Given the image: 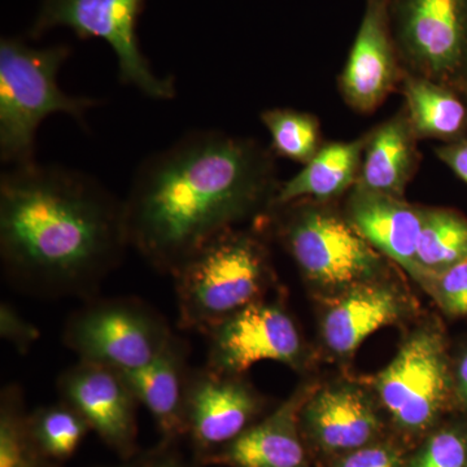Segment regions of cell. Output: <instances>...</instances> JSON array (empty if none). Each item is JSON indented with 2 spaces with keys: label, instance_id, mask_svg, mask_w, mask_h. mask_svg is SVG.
<instances>
[{
  "label": "cell",
  "instance_id": "6da1fadb",
  "mask_svg": "<svg viewBox=\"0 0 467 467\" xmlns=\"http://www.w3.org/2000/svg\"><path fill=\"white\" fill-rule=\"evenodd\" d=\"M275 158L259 140L202 129L152 153L124 201L129 245L174 275L220 234L272 211Z\"/></svg>",
  "mask_w": 467,
  "mask_h": 467
},
{
  "label": "cell",
  "instance_id": "7a4b0ae2",
  "mask_svg": "<svg viewBox=\"0 0 467 467\" xmlns=\"http://www.w3.org/2000/svg\"><path fill=\"white\" fill-rule=\"evenodd\" d=\"M129 245L124 201L63 165L9 167L0 177V254L36 290H88Z\"/></svg>",
  "mask_w": 467,
  "mask_h": 467
},
{
  "label": "cell",
  "instance_id": "3957f363",
  "mask_svg": "<svg viewBox=\"0 0 467 467\" xmlns=\"http://www.w3.org/2000/svg\"><path fill=\"white\" fill-rule=\"evenodd\" d=\"M72 55L69 45L33 47L20 36L0 39V159L7 167L36 161V137L47 117L82 121L97 99L61 90L57 75Z\"/></svg>",
  "mask_w": 467,
  "mask_h": 467
},
{
  "label": "cell",
  "instance_id": "277c9868",
  "mask_svg": "<svg viewBox=\"0 0 467 467\" xmlns=\"http://www.w3.org/2000/svg\"><path fill=\"white\" fill-rule=\"evenodd\" d=\"M173 276L180 325L209 333L260 301L270 278L269 259L256 235L234 227L202 245Z\"/></svg>",
  "mask_w": 467,
  "mask_h": 467
},
{
  "label": "cell",
  "instance_id": "5b68a950",
  "mask_svg": "<svg viewBox=\"0 0 467 467\" xmlns=\"http://www.w3.org/2000/svg\"><path fill=\"white\" fill-rule=\"evenodd\" d=\"M334 202L304 199L275 207L281 211L282 241L309 281L353 287L374 281L386 266L383 254L350 225ZM273 209V208H272Z\"/></svg>",
  "mask_w": 467,
  "mask_h": 467
},
{
  "label": "cell",
  "instance_id": "8992f818",
  "mask_svg": "<svg viewBox=\"0 0 467 467\" xmlns=\"http://www.w3.org/2000/svg\"><path fill=\"white\" fill-rule=\"evenodd\" d=\"M143 5L144 0H41L27 36L67 27L81 39H100L115 52L122 84L152 99H173L174 79L156 75L140 50L137 24Z\"/></svg>",
  "mask_w": 467,
  "mask_h": 467
},
{
  "label": "cell",
  "instance_id": "52a82bcc",
  "mask_svg": "<svg viewBox=\"0 0 467 467\" xmlns=\"http://www.w3.org/2000/svg\"><path fill=\"white\" fill-rule=\"evenodd\" d=\"M389 14L405 72L467 99V0H389Z\"/></svg>",
  "mask_w": 467,
  "mask_h": 467
},
{
  "label": "cell",
  "instance_id": "ba28073f",
  "mask_svg": "<svg viewBox=\"0 0 467 467\" xmlns=\"http://www.w3.org/2000/svg\"><path fill=\"white\" fill-rule=\"evenodd\" d=\"M173 334L138 301H106L82 310L67 324L66 343L81 361L135 370L149 364Z\"/></svg>",
  "mask_w": 467,
  "mask_h": 467
},
{
  "label": "cell",
  "instance_id": "9c48e42d",
  "mask_svg": "<svg viewBox=\"0 0 467 467\" xmlns=\"http://www.w3.org/2000/svg\"><path fill=\"white\" fill-rule=\"evenodd\" d=\"M450 387L444 340L432 328L411 335L376 379L383 407L409 431H422L434 423L450 395Z\"/></svg>",
  "mask_w": 467,
  "mask_h": 467
},
{
  "label": "cell",
  "instance_id": "30bf717a",
  "mask_svg": "<svg viewBox=\"0 0 467 467\" xmlns=\"http://www.w3.org/2000/svg\"><path fill=\"white\" fill-rule=\"evenodd\" d=\"M209 334V370L221 376H239L263 361L297 367L303 355L296 326L275 304H251Z\"/></svg>",
  "mask_w": 467,
  "mask_h": 467
},
{
  "label": "cell",
  "instance_id": "8fae6325",
  "mask_svg": "<svg viewBox=\"0 0 467 467\" xmlns=\"http://www.w3.org/2000/svg\"><path fill=\"white\" fill-rule=\"evenodd\" d=\"M405 73L393 36L389 0H365L361 23L337 78L340 97L358 115H371L400 90Z\"/></svg>",
  "mask_w": 467,
  "mask_h": 467
},
{
  "label": "cell",
  "instance_id": "7c38bea8",
  "mask_svg": "<svg viewBox=\"0 0 467 467\" xmlns=\"http://www.w3.org/2000/svg\"><path fill=\"white\" fill-rule=\"evenodd\" d=\"M61 395L90 429L121 456H131L137 439V399L115 368L81 361L69 368L60 384Z\"/></svg>",
  "mask_w": 467,
  "mask_h": 467
},
{
  "label": "cell",
  "instance_id": "4fadbf2b",
  "mask_svg": "<svg viewBox=\"0 0 467 467\" xmlns=\"http://www.w3.org/2000/svg\"><path fill=\"white\" fill-rule=\"evenodd\" d=\"M344 214L374 250L422 284L423 273L418 265L417 247L422 229L423 207L355 186L347 193Z\"/></svg>",
  "mask_w": 467,
  "mask_h": 467
},
{
  "label": "cell",
  "instance_id": "5bb4252c",
  "mask_svg": "<svg viewBox=\"0 0 467 467\" xmlns=\"http://www.w3.org/2000/svg\"><path fill=\"white\" fill-rule=\"evenodd\" d=\"M259 409L250 387L209 370L189 382L187 432L202 450L226 445L248 429Z\"/></svg>",
  "mask_w": 467,
  "mask_h": 467
},
{
  "label": "cell",
  "instance_id": "9a60e30c",
  "mask_svg": "<svg viewBox=\"0 0 467 467\" xmlns=\"http://www.w3.org/2000/svg\"><path fill=\"white\" fill-rule=\"evenodd\" d=\"M308 395L297 391L259 425L248 427L220 451L202 456V462L232 467H303L306 454L297 434V416Z\"/></svg>",
  "mask_w": 467,
  "mask_h": 467
},
{
  "label": "cell",
  "instance_id": "2e32d148",
  "mask_svg": "<svg viewBox=\"0 0 467 467\" xmlns=\"http://www.w3.org/2000/svg\"><path fill=\"white\" fill-rule=\"evenodd\" d=\"M365 134L367 142L356 186L404 199L420 162V140L411 128L407 110L401 107L395 115Z\"/></svg>",
  "mask_w": 467,
  "mask_h": 467
},
{
  "label": "cell",
  "instance_id": "e0dca14e",
  "mask_svg": "<svg viewBox=\"0 0 467 467\" xmlns=\"http://www.w3.org/2000/svg\"><path fill=\"white\" fill-rule=\"evenodd\" d=\"M326 310L322 337L335 355L349 356L371 334L398 321L404 303L392 285L374 281L349 287Z\"/></svg>",
  "mask_w": 467,
  "mask_h": 467
},
{
  "label": "cell",
  "instance_id": "ac0fdd59",
  "mask_svg": "<svg viewBox=\"0 0 467 467\" xmlns=\"http://www.w3.org/2000/svg\"><path fill=\"white\" fill-rule=\"evenodd\" d=\"M168 439L187 432V391L182 342L171 337L149 364L135 370L119 371Z\"/></svg>",
  "mask_w": 467,
  "mask_h": 467
},
{
  "label": "cell",
  "instance_id": "d6986e66",
  "mask_svg": "<svg viewBox=\"0 0 467 467\" xmlns=\"http://www.w3.org/2000/svg\"><path fill=\"white\" fill-rule=\"evenodd\" d=\"M310 434L328 451L364 448L379 430V420L364 393L335 386L310 396L301 409Z\"/></svg>",
  "mask_w": 467,
  "mask_h": 467
},
{
  "label": "cell",
  "instance_id": "ffe728a7",
  "mask_svg": "<svg viewBox=\"0 0 467 467\" xmlns=\"http://www.w3.org/2000/svg\"><path fill=\"white\" fill-rule=\"evenodd\" d=\"M365 142L367 134L324 143L299 173L281 182L273 208L304 199L330 202L347 195L358 183Z\"/></svg>",
  "mask_w": 467,
  "mask_h": 467
},
{
  "label": "cell",
  "instance_id": "44dd1931",
  "mask_svg": "<svg viewBox=\"0 0 467 467\" xmlns=\"http://www.w3.org/2000/svg\"><path fill=\"white\" fill-rule=\"evenodd\" d=\"M399 91L418 140L450 143L466 137L467 99L460 92L410 73H405Z\"/></svg>",
  "mask_w": 467,
  "mask_h": 467
},
{
  "label": "cell",
  "instance_id": "7402d4cb",
  "mask_svg": "<svg viewBox=\"0 0 467 467\" xmlns=\"http://www.w3.org/2000/svg\"><path fill=\"white\" fill-rule=\"evenodd\" d=\"M417 260L423 281L467 260V217L454 209L423 207Z\"/></svg>",
  "mask_w": 467,
  "mask_h": 467
},
{
  "label": "cell",
  "instance_id": "603a6c76",
  "mask_svg": "<svg viewBox=\"0 0 467 467\" xmlns=\"http://www.w3.org/2000/svg\"><path fill=\"white\" fill-rule=\"evenodd\" d=\"M270 135L275 156L306 165L324 146L321 122L310 112L292 109H270L260 116Z\"/></svg>",
  "mask_w": 467,
  "mask_h": 467
},
{
  "label": "cell",
  "instance_id": "cb8c5ba5",
  "mask_svg": "<svg viewBox=\"0 0 467 467\" xmlns=\"http://www.w3.org/2000/svg\"><path fill=\"white\" fill-rule=\"evenodd\" d=\"M30 431L46 459L67 460L72 456L90 426L69 404L39 409L29 417Z\"/></svg>",
  "mask_w": 467,
  "mask_h": 467
},
{
  "label": "cell",
  "instance_id": "d4e9b609",
  "mask_svg": "<svg viewBox=\"0 0 467 467\" xmlns=\"http://www.w3.org/2000/svg\"><path fill=\"white\" fill-rule=\"evenodd\" d=\"M43 456L24 416L20 393L7 389L0 409V467H42Z\"/></svg>",
  "mask_w": 467,
  "mask_h": 467
},
{
  "label": "cell",
  "instance_id": "484cf974",
  "mask_svg": "<svg viewBox=\"0 0 467 467\" xmlns=\"http://www.w3.org/2000/svg\"><path fill=\"white\" fill-rule=\"evenodd\" d=\"M423 287L431 292L436 303L451 317H467V260L427 275Z\"/></svg>",
  "mask_w": 467,
  "mask_h": 467
},
{
  "label": "cell",
  "instance_id": "4316f807",
  "mask_svg": "<svg viewBox=\"0 0 467 467\" xmlns=\"http://www.w3.org/2000/svg\"><path fill=\"white\" fill-rule=\"evenodd\" d=\"M409 467H467V439L457 430H442L427 441Z\"/></svg>",
  "mask_w": 467,
  "mask_h": 467
},
{
  "label": "cell",
  "instance_id": "83f0119b",
  "mask_svg": "<svg viewBox=\"0 0 467 467\" xmlns=\"http://www.w3.org/2000/svg\"><path fill=\"white\" fill-rule=\"evenodd\" d=\"M0 335L21 353H26L39 339L38 328L5 303L0 306Z\"/></svg>",
  "mask_w": 467,
  "mask_h": 467
},
{
  "label": "cell",
  "instance_id": "f1b7e54d",
  "mask_svg": "<svg viewBox=\"0 0 467 467\" xmlns=\"http://www.w3.org/2000/svg\"><path fill=\"white\" fill-rule=\"evenodd\" d=\"M339 467H400L398 456L389 448L364 447L353 451Z\"/></svg>",
  "mask_w": 467,
  "mask_h": 467
},
{
  "label": "cell",
  "instance_id": "f546056e",
  "mask_svg": "<svg viewBox=\"0 0 467 467\" xmlns=\"http://www.w3.org/2000/svg\"><path fill=\"white\" fill-rule=\"evenodd\" d=\"M434 152L451 173L467 184V135L453 142L441 143Z\"/></svg>",
  "mask_w": 467,
  "mask_h": 467
},
{
  "label": "cell",
  "instance_id": "4dcf8cb0",
  "mask_svg": "<svg viewBox=\"0 0 467 467\" xmlns=\"http://www.w3.org/2000/svg\"><path fill=\"white\" fill-rule=\"evenodd\" d=\"M456 389L467 407V352L461 358L456 370Z\"/></svg>",
  "mask_w": 467,
  "mask_h": 467
},
{
  "label": "cell",
  "instance_id": "1f68e13d",
  "mask_svg": "<svg viewBox=\"0 0 467 467\" xmlns=\"http://www.w3.org/2000/svg\"><path fill=\"white\" fill-rule=\"evenodd\" d=\"M149 467H184L180 461L175 459H171V457H168V459H162L158 461V462L152 463V465Z\"/></svg>",
  "mask_w": 467,
  "mask_h": 467
},
{
  "label": "cell",
  "instance_id": "d6a6232c",
  "mask_svg": "<svg viewBox=\"0 0 467 467\" xmlns=\"http://www.w3.org/2000/svg\"><path fill=\"white\" fill-rule=\"evenodd\" d=\"M115 467H131V466H115Z\"/></svg>",
  "mask_w": 467,
  "mask_h": 467
}]
</instances>
